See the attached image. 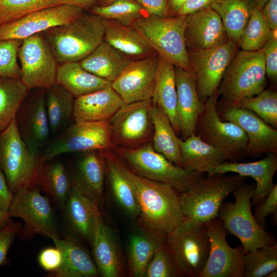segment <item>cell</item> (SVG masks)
Returning a JSON list of instances; mask_svg holds the SVG:
<instances>
[{
	"mask_svg": "<svg viewBox=\"0 0 277 277\" xmlns=\"http://www.w3.org/2000/svg\"><path fill=\"white\" fill-rule=\"evenodd\" d=\"M220 117L239 126L246 134L245 154L255 156L261 153L277 154V130L252 111L239 107L224 108Z\"/></svg>",
	"mask_w": 277,
	"mask_h": 277,
	"instance_id": "obj_20",
	"label": "cell"
},
{
	"mask_svg": "<svg viewBox=\"0 0 277 277\" xmlns=\"http://www.w3.org/2000/svg\"><path fill=\"white\" fill-rule=\"evenodd\" d=\"M235 107L249 110L265 123L277 128V93L264 89L258 94L241 100Z\"/></svg>",
	"mask_w": 277,
	"mask_h": 277,
	"instance_id": "obj_44",
	"label": "cell"
},
{
	"mask_svg": "<svg viewBox=\"0 0 277 277\" xmlns=\"http://www.w3.org/2000/svg\"><path fill=\"white\" fill-rule=\"evenodd\" d=\"M22 41L0 40V77L21 78V69L17 59Z\"/></svg>",
	"mask_w": 277,
	"mask_h": 277,
	"instance_id": "obj_47",
	"label": "cell"
},
{
	"mask_svg": "<svg viewBox=\"0 0 277 277\" xmlns=\"http://www.w3.org/2000/svg\"><path fill=\"white\" fill-rule=\"evenodd\" d=\"M277 211V184L267 195L265 199L255 206L254 216L258 223L265 228L267 217L272 214L274 222H276Z\"/></svg>",
	"mask_w": 277,
	"mask_h": 277,
	"instance_id": "obj_49",
	"label": "cell"
},
{
	"mask_svg": "<svg viewBox=\"0 0 277 277\" xmlns=\"http://www.w3.org/2000/svg\"><path fill=\"white\" fill-rule=\"evenodd\" d=\"M277 170V155L268 153L261 160L248 163L225 161L212 167L207 175L233 172L245 177H251L256 182L251 197L252 205H259L271 191L275 184L273 179Z\"/></svg>",
	"mask_w": 277,
	"mask_h": 277,
	"instance_id": "obj_21",
	"label": "cell"
},
{
	"mask_svg": "<svg viewBox=\"0 0 277 277\" xmlns=\"http://www.w3.org/2000/svg\"><path fill=\"white\" fill-rule=\"evenodd\" d=\"M23 100L15 121L18 133L33 152L40 154L47 144L50 132L45 105V89H37Z\"/></svg>",
	"mask_w": 277,
	"mask_h": 277,
	"instance_id": "obj_18",
	"label": "cell"
},
{
	"mask_svg": "<svg viewBox=\"0 0 277 277\" xmlns=\"http://www.w3.org/2000/svg\"><path fill=\"white\" fill-rule=\"evenodd\" d=\"M10 218L8 213L4 212L0 209V228L11 222Z\"/></svg>",
	"mask_w": 277,
	"mask_h": 277,
	"instance_id": "obj_58",
	"label": "cell"
},
{
	"mask_svg": "<svg viewBox=\"0 0 277 277\" xmlns=\"http://www.w3.org/2000/svg\"><path fill=\"white\" fill-rule=\"evenodd\" d=\"M148 14L167 16L169 13L168 0H135Z\"/></svg>",
	"mask_w": 277,
	"mask_h": 277,
	"instance_id": "obj_52",
	"label": "cell"
},
{
	"mask_svg": "<svg viewBox=\"0 0 277 277\" xmlns=\"http://www.w3.org/2000/svg\"><path fill=\"white\" fill-rule=\"evenodd\" d=\"M37 186L63 208L72 187L71 177L62 163L45 162L38 177Z\"/></svg>",
	"mask_w": 277,
	"mask_h": 277,
	"instance_id": "obj_39",
	"label": "cell"
},
{
	"mask_svg": "<svg viewBox=\"0 0 277 277\" xmlns=\"http://www.w3.org/2000/svg\"><path fill=\"white\" fill-rule=\"evenodd\" d=\"M84 13L80 7L63 4L43 8L0 25V40L23 39L55 26L69 23Z\"/></svg>",
	"mask_w": 277,
	"mask_h": 277,
	"instance_id": "obj_16",
	"label": "cell"
},
{
	"mask_svg": "<svg viewBox=\"0 0 277 277\" xmlns=\"http://www.w3.org/2000/svg\"><path fill=\"white\" fill-rule=\"evenodd\" d=\"M215 0H187L175 13L177 15H187L208 8Z\"/></svg>",
	"mask_w": 277,
	"mask_h": 277,
	"instance_id": "obj_54",
	"label": "cell"
},
{
	"mask_svg": "<svg viewBox=\"0 0 277 277\" xmlns=\"http://www.w3.org/2000/svg\"><path fill=\"white\" fill-rule=\"evenodd\" d=\"M63 4L71 3L69 0H0V25L38 10Z\"/></svg>",
	"mask_w": 277,
	"mask_h": 277,
	"instance_id": "obj_45",
	"label": "cell"
},
{
	"mask_svg": "<svg viewBox=\"0 0 277 277\" xmlns=\"http://www.w3.org/2000/svg\"><path fill=\"white\" fill-rule=\"evenodd\" d=\"M114 0H96L95 5V6H106L111 2H112Z\"/></svg>",
	"mask_w": 277,
	"mask_h": 277,
	"instance_id": "obj_59",
	"label": "cell"
},
{
	"mask_svg": "<svg viewBox=\"0 0 277 277\" xmlns=\"http://www.w3.org/2000/svg\"><path fill=\"white\" fill-rule=\"evenodd\" d=\"M71 4L78 6L84 11L89 10L95 5L96 0H69Z\"/></svg>",
	"mask_w": 277,
	"mask_h": 277,
	"instance_id": "obj_56",
	"label": "cell"
},
{
	"mask_svg": "<svg viewBox=\"0 0 277 277\" xmlns=\"http://www.w3.org/2000/svg\"><path fill=\"white\" fill-rule=\"evenodd\" d=\"M125 103L111 86L75 99L74 121H109Z\"/></svg>",
	"mask_w": 277,
	"mask_h": 277,
	"instance_id": "obj_25",
	"label": "cell"
},
{
	"mask_svg": "<svg viewBox=\"0 0 277 277\" xmlns=\"http://www.w3.org/2000/svg\"><path fill=\"white\" fill-rule=\"evenodd\" d=\"M262 50L238 52L226 69L218 88L224 108L235 107L245 98L254 96L267 86Z\"/></svg>",
	"mask_w": 277,
	"mask_h": 277,
	"instance_id": "obj_5",
	"label": "cell"
},
{
	"mask_svg": "<svg viewBox=\"0 0 277 277\" xmlns=\"http://www.w3.org/2000/svg\"><path fill=\"white\" fill-rule=\"evenodd\" d=\"M22 228L21 223L13 222L0 228V266L8 263L9 250Z\"/></svg>",
	"mask_w": 277,
	"mask_h": 277,
	"instance_id": "obj_48",
	"label": "cell"
},
{
	"mask_svg": "<svg viewBox=\"0 0 277 277\" xmlns=\"http://www.w3.org/2000/svg\"><path fill=\"white\" fill-rule=\"evenodd\" d=\"M187 1V0H168V6L169 11L175 14Z\"/></svg>",
	"mask_w": 277,
	"mask_h": 277,
	"instance_id": "obj_57",
	"label": "cell"
},
{
	"mask_svg": "<svg viewBox=\"0 0 277 277\" xmlns=\"http://www.w3.org/2000/svg\"><path fill=\"white\" fill-rule=\"evenodd\" d=\"M210 247L206 265L199 277H244L242 245L233 248L227 242V231L222 222L215 218L205 223Z\"/></svg>",
	"mask_w": 277,
	"mask_h": 277,
	"instance_id": "obj_17",
	"label": "cell"
},
{
	"mask_svg": "<svg viewBox=\"0 0 277 277\" xmlns=\"http://www.w3.org/2000/svg\"><path fill=\"white\" fill-rule=\"evenodd\" d=\"M244 277H264L277 269V243L245 253Z\"/></svg>",
	"mask_w": 277,
	"mask_h": 277,
	"instance_id": "obj_43",
	"label": "cell"
},
{
	"mask_svg": "<svg viewBox=\"0 0 277 277\" xmlns=\"http://www.w3.org/2000/svg\"><path fill=\"white\" fill-rule=\"evenodd\" d=\"M265 57L266 74L273 82L277 79V38L276 34L262 49Z\"/></svg>",
	"mask_w": 277,
	"mask_h": 277,
	"instance_id": "obj_50",
	"label": "cell"
},
{
	"mask_svg": "<svg viewBox=\"0 0 277 277\" xmlns=\"http://www.w3.org/2000/svg\"><path fill=\"white\" fill-rule=\"evenodd\" d=\"M151 100L153 105L164 111L175 132L180 134L175 66L160 56Z\"/></svg>",
	"mask_w": 277,
	"mask_h": 277,
	"instance_id": "obj_30",
	"label": "cell"
},
{
	"mask_svg": "<svg viewBox=\"0 0 277 277\" xmlns=\"http://www.w3.org/2000/svg\"><path fill=\"white\" fill-rule=\"evenodd\" d=\"M180 148V167L189 172L204 174L213 166L230 160L225 151L206 143L194 133L181 140Z\"/></svg>",
	"mask_w": 277,
	"mask_h": 277,
	"instance_id": "obj_29",
	"label": "cell"
},
{
	"mask_svg": "<svg viewBox=\"0 0 277 277\" xmlns=\"http://www.w3.org/2000/svg\"><path fill=\"white\" fill-rule=\"evenodd\" d=\"M166 236L150 232L136 233L131 237L127 254L131 276H144L148 263L157 249L165 242Z\"/></svg>",
	"mask_w": 277,
	"mask_h": 277,
	"instance_id": "obj_38",
	"label": "cell"
},
{
	"mask_svg": "<svg viewBox=\"0 0 277 277\" xmlns=\"http://www.w3.org/2000/svg\"><path fill=\"white\" fill-rule=\"evenodd\" d=\"M112 149L135 173L169 184L180 193L189 189L204 176L203 173L188 171L171 163L155 150L150 141L136 148L114 147Z\"/></svg>",
	"mask_w": 277,
	"mask_h": 277,
	"instance_id": "obj_7",
	"label": "cell"
},
{
	"mask_svg": "<svg viewBox=\"0 0 277 277\" xmlns=\"http://www.w3.org/2000/svg\"><path fill=\"white\" fill-rule=\"evenodd\" d=\"M89 12L104 19L116 20L128 26L148 14L135 0H114L106 6H94Z\"/></svg>",
	"mask_w": 277,
	"mask_h": 277,
	"instance_id": "obj_42",
	"label": "cell"
},
{
	"mask_svg": "<svg viewBox=\"0 0 277 277\" xmlns=\"http://www.w3.org/2000/svg\"><path fill=\"white\" fill-rule=\"evenodd\" d=\"M112 148L109 121H74L47 143L40 156L45 163L65 153Z\"/></svg>",
	"mask_w": 277,
	"mask_h": 277,
	"instance_id": "obj_10",
	"label": "cell"
},
{
	"mask_svg": "<svg viewBox=\"0 0 277 277\" xmlns=\"http://www.w3.org/2000/svg\"><path fill=\"white\" fill-rule=\"evenodd\" d=\"M255 6L254 0H215L210 7L220 16L228 39L238 43Z\"/></svg>",
	"mask_w": 277,
	"mask_h": 277,
	"instance_id": "obj_36",
	"label": "cell"
},
{
	"mask_svg": "<svg viewBox=\"0 0 277 277\" xmlns=\"http://www.w3.org/2000/svg\"><path fill=\"white\" fill-rule=\"evenodd\" d=\"M75 98L62 85L55 83L45 89V105L50 132L58 134L73 118Z\"/></svg>",
	"mask_w": 277,
	"mask_h": 277,
	"instance_id": "obj_37",
	"label": "cell"
},
{
	"mask_svg": "<svg viewBox=\"0 0 277 277\" xmlns=\"http://www.w3.org/2000/svg\"><path fill=\"white\" fill-rule=\"evenodd\" d=\"M56 83L64 87L75 98L111 85V83L84 69L78 62L58 66Z\"/></svg>",
	"mask_w": 277,
	"mask_h": 277,
	"instance_id": "obj_33",
	"label": "cell"
},
{
	"mask_svg": "<svg viewBox=\"0 0 277 277\" xmlns=\"http://www.w3.org/2000/svg\"><path fill=\"white\" fill-rule=\"evenodd\" d=\"M95 265L104 277H118L123 274V265L114 233L104 222L98 219L90 240Z\"/></svg>",
	"mask_w": 277,
	"mask_h": 277,
	"instance_id": "obj_26",
	"label": "cell"
},
{
	"mask_svg": "<svg viewBox=\"0 0 277 277\" xmlns=\"http://www.w3.org/2000/svg\"><path fill=\"white\" fill-rule=\"evenodd\" d=\"M175 72L181 138L184 140L194 132L205 103L198 95L194 74L175 67Z\"/></svg>",
	"mask_w": 277,
	"mask_h": 277,
	"instance_id": "obj_23",
	"label": "cell"
},
{
	"mask_svg": "<svg viewBox=\"0 0 277 277\" xmlns=\"http://www.w3.org/2000/svg\"><path fill=\"white\" fill-rule=\"evenodd\" d=\"M159 59L155 54L132 61L112 82L125 103L151 99Z\"/></svg>",
	"mask_w": 277,
	"mask_h": 277,
	"instance_id": "obj_19",
	"label": "cell"
},
{
	"mask_svg": "<svg viewBox=\"0 0 277 277\" xmlns=\"http://www.w3.org/2000/svg\"><path fill=\"white\" fill-rule=\"evenodd\" d=\"M165 242L185 276L199 277L210 252V239L205 224L184 219L166 235Z\"/></svg>",
	"mask_w": 277,
	"mask_h": 277,
	"instance_id": "obj_9",
	"label": "cell"
},
{
	"mask_svg": "<svg viewBox=\"0 0 277 277\" xmlns=\"http://www.w3.org/2000/svg\"><path fill=\"white\" fill-rule=\"evenodd\" d=\"M106 175L103 151L83 152L71 176L72 187L91 199L100 209L103 203Z\"/></svg>",
	"mask_w": 277,
	"mask_h": 277,
	"instance_id": "obj_24",
	"label": "cell"
},
{
	"mask_svg": "<svg viewBox=\"0 0 277 277\" xmlns=\"http://www.w3.org/2000/svg\"><path fill=\"white\" fill-rule=\"evenodd\" d=\"M228 39L220 16L210 7L187 15L185 40L191 51L210 49Z\"/></svg>",
	"mask_w": 277,
	"mask_h": 277,
	"instance_id": "obj_22",
	"label": "cell"
},
{
	"mask_svg": "<svg viewBox=\"0 0 277 277\" xmlns=\"http://www.w3.org/2000/svg\"><path fill=\"white\" fill-rule=\"evenodd\" d=\"M255 187V185L242 182L232 192L234 202H224L218 215L227 232L240 240L245 252L276 243L252 213L251 197Z\"/></svg>",
	"mask_w": 277,
	"mask_h": 277,
	"instance_id": "obj_8",
	"label": "cell"
},
{
	"mask_svg": "<svg viewBox=\"0 0 277 277\" xmlns=\"http://www.w3.org/2000/svg\"><path fill=\"white\" fill-rule=\"evenodd\" d=\"M276 31L271 30L262 10L255 6L238 43L244 51L261 50Z\"/></svg>",
	"mask_w": 277,
	"mask_h": 277,
	"instance_id": "obj_41",
	"label": "cell"
},
{
	"mask_svg": "<svg viewBox=\"0 0 277 277\" xmlns=\"http://www.w3.org/2000/svg\"><path fill=\"white\" fill-rule=\"evenodd\" d=\"M151 117L153 126V147L170 162L180 166L181 138L178 137L168 116L162 108L152 104Z\"/></svg>",
	"mask_w": 277,
	"mask_h": 277,
	"instance_id": "obj_34",
	"label": "cell"
},
{
	"mask_svg": "<svg viewBox=\"0 0 277 277\" xmlns=\"http://www.w3.org/2000/svg\"><path fill=\"white\" fill-rule=\"evenodd\" d=\"M104 32L103 19L89 12L43 33L57 63L62 64L82 60L104 41Z\"/></svg>",
	"mask_w": 277,
	"mask_h": 277,
	"instance_id": "obj_2",
	"label": "cell"
},
{
	"mask_svg": "<svg viewBox=\"0 0 277 277\" xmlns=\"http://www.w3.org/2000/svg\"><path fill=\"white\" fill-rule=\"evenodd\" d=\"M13 195L4 173L0 169V209L4 212H8Z\"/></svg>",
	"mask_w": 277,
	"mask_h": 277,
	"instance_id": "obj_53",
	"label": "cell"
},
{
	"mask_svg": "<svg viewBox=\"0 0 277 277\" xmlns=\"http://www.w3.org/2000/svg\"><path fill=\"white\" fill-rule=\"evenodd\" d=\"M29 91L21 79L0 77V133L15 118Z\"/></svg>",
	"mask_w": 277,
	"mask_h": 277,
	"instance_id": "obj_40",
	"label": "cell"
},
{
	"mask_svg": "<svg viewBox=\"0 0 277 277\" xmlns=\"http://www.w3.org/2000/svg\"><path fill=\"white\" fill-rule=\"evenodd\" d=\"M8 213L10 217L24 221L25 226L18 234L25 236L38 234L52 240L60 238L49 200L42 195L38 186L14 193Z\"/></svg>",
	"mask_w": 277,
	"mask_h": 277,
	"instance_id": "obj_15",
	"label": "cell"
},
{
	"mask_svg": "<svg viewBox=\"0 0 277 277\" xmlns=\"http://www.w3.org/2000/svg\"><path fill=\"white\" fill-rule=\"evenodd\" d=\"M62 254V263L55 271L49 272L51 277H94L98 270L87 250L74 238L52 240Z\"/></svg>",
	"mask_w": 277,
	"mask_h": 277,
	"instance_id": "obj_27",
	"label": "cell"
},
{
	"mask_svg": "<svg viewBox=\"0 0 277 277\" xmlns=\"http://www.w3.org/2000/svg\"><path fill=\"white\" fill-rule=\"evenodd\" d=\"M18 57L21 80L29 90L46 89L56 83L58 63L43 32L23 39Z\"/></svg>",
	"mask_w": 277,
	"mask_h": 277,
	"instance_id": "obj_12",
	"label": "cell"
},
{
	"mask_svg": "<svg viewBox=\"0 0 277 277\" xmlns=\"http://www.w3.org/2000/svg\"><path fill=\"white\" fill-rule=\"evenodd\" d=\"M219 96L216 93L205 102L194 133L206 143L225 151L229 161L236 162L245 154L248 137L236 124L222 120L217 108Z\"/></svg>",
	"mask_w": 277,
	"mask_h": 277,
	"instance_id": "obj_11",
	"label": "cell"
},
{
	"mask_svg": "<svg viewBox=\"0 0 277 277\" xmlns=\"http://www.w3.org/2000/svg\"><path fill=\"white\" fill-rule=\"evenodd\" d=\"M261 10L269 28L272 31H276L277 0H268Z\"/></svg>",
	"mask_w": 277,
	"mask_h": 277,
	"instance_id": "obj_55",
	"label": "cell"
},
{
	"mask_svg": "<svg viewBox=\"0 0 277 277\" xmlns=\"http://www.w3.org/2000/svg\"><path fill=\"white\" fill-rule=\"evenodd\" d=\"M266 277H276L277 276V269L274 270L268 273Z\"/></svg>",
	"mask_w": 277,
	"mask_h": 277,
	"instance_id": "obj_61",
	"label": "cell"
},
{
	"mask_svg": "<svg viewBox=\"0 0 277 277\" xmlns=\"http://www.w3.org/2000/svg\"><path fill=\"white\" fill-rule=\"evenodd\" d=\"M103 153L106 176L115 200L130 216L138 217V206L132 187L120 166L118 156L111 150L103 151Z\"/></svg>",
	"mask_w": 277,
	"mask_h": 277,
	"instance_id": "obj_35",
	"label": "cell"
},
{
	"mask_svg": "<svg viewBox=\"0 0 277 277\" xmlns=\"http://www.w3.org/2000/svg\"><path fill=\"white\" fill-rule=\"evenodd\" d=\"M184 273L165 242L156 250L148 263L144 276L177 277Z\"/></svg>",
	"mask_w": 277,
	"mask_h": 277,
	"instance_id": "obj_46",
	"label": "cell"
},
{
	"mask_svg": "<svg viewBox=\"0 0 277 277\" xmlns=\"http://www.w3.org/2000/svg\"><path fill=\"white\" fill-rule=\"evenodd\" d=\"M246 178L226 173L203 176L189 189L180 193L184 219L205 224L218 217L224 201Z\"/></svg>",
	"mask_w": 277,
	"mask_h": 277,
	"instance_id": "obj_6",
	"label": "cell"
},
{
	"mask_svg": "<svg viewBox=\"0 0 277 277\" xmlns=\"http://www.w3.org/2000/svg\"><path fill=\"white\" fill-rule=\"evenodd\" d=\"M238 49V43L228 39L210 49L188 52L198 95L203 103L217 92L224 73Z\"/></svg>",
	"mask_w": 277,
	"mask_h": 277,
	"instance_id": "obj_13",
	"label": "cell"
},
{
	"mask_svg": "<svg viewBox=\"0 0 277 277\" xmlns=\"http://www.w3.org/2000/svg\"><path fill=\"white\" fill-rule=\"evenodd\" d=\"M62 259V253L56 247L43 249L38 256L40 266L49 272L55 271L61 266Z\"/></svg>",
	"mask_w": 277,
	"mask_h": 277,
	"instance_id": "obj_51",
	"label": "cell"
},
{
	"mask_svg": "<svg viewBox=\"0 0 277 277\" xmlns=\"http://www.w3.org/2000/svg\"><path fill=\"white\" fill-rule=\"evenodd\" d=\"M103 19L105 28L104 41L117 50L129 56L145 57L157 54L132 26L116 20Z\"/></svg>",
	"mask_w": 277,
	"mask_h": 277,
	"instance_id": "obj_32",
	"label": "cell"
},
{
	"mask_svg": "<svg viewBox=\"0 0 277 277\" xmlns=\"http://www.w3.org/2000/svg\"><path fill=\"white\" fill-rule=\"evenodd\" d=\"M133 189L141 224L151 232L166 236L184 220L180 193L169 184L138 175L118 159Z\"/></svg>",
	"mask_w": 277,
	"mask_h": 277,
	"instance_id": "obj_1",
	"label": "cell"
},
{
	"mask_svg": "<svg viewBox=\"0 0 277 277\" xmlns=\"http://www.w3.org/2000/svg\"><path fill=\"white\" fill-rule=\"evenodd\" d=\"M44 163L23 141L14 118L0 133V169L12 192L37 186Z\"/></svg>",
	"mask_w": 277,
	"mask_h": 277,
	"instance_id": "obj_4",
	"label": "cell"
},
{
	"mask_svg": "<svg viewBox=\"0 0 277 277\" xmlns=\"http://www.w3.org/2000/svg\"><path fill=\"white\" fill-rule=\"evenodd\" d=\"M187 15L173 17L147 14L131 25L161 57L175 68L192 72L185 44Z\"/></svg>",
	"mask_w": 277,
	"mask_h": 277,
	"instance_id": "obj_3",
	"label": "cell"
},
{
	"mask_svg": "<svg viewBox=\"0 0 277 277\" xmlns=\"http://www.w3.org/2000/svg\"><path fill=\"white\" fill-rule=\"evenodd\" d=\"M151 100L124 104L109 120L112 148H134L150 142L153 126Z\"/></svg>",
	"mask_w": 277,
	"mask_h": 277,
	"instance_id": "obj_14",
	"label": "cell"
},
{
	"mask_svg": "<svg viewBox=\"0 0 277 277\" xmlns=\"http://www.w3.org/2000/svg\"><path fill=\"white\" fill-rule=\"evenodd\" d=\"M132 61L129 56L103 41L78 62L87 71L112 83Z\"/></svg>",
	"mask_w": 277,
	"mask_h": 277,
	"instance_id": "obj_31",
	"label": "cell"
},
{
	"mask_svg": "<svg viewBox=\"0 0 277 277\" xmlns=\"http://www.w3.org/2000/svg\"><path fill=\"white\" fill-rule=\"evenodd\" d=\"M68 225L79 235L90 240L102 216L100 208L89 197L72 187L63 207Z\"/></svg>",
	"mask_w": 277,
	"mask_h": 277,
	"instance_id": "obj_28",
	"label": "cell"
},
{
	"mask_svg": "<svg viewBox=\"0 0 277 277\" xmlns=\"http://www.w3.org/2000/svg\"><path fill=\"white\" fill-rule=\"evenodd\" d=\"M268 0H254L255 7L260 10H262L265 3Z\"/></svg>",
	"mask_w": 277,
	"mask_h": 277,
	"instance_id": "obj_60",
	"label": "cell"
}]
</instances>
